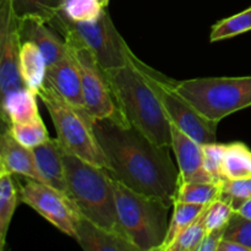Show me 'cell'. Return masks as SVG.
Segmentation results:
<instances>
[{
	"instance_id": "obj_1",
	"label": "cell",
	"mask_w": 251,
	"mask_h": 251,
	"mask_svg": "<svg viewBox=\"0 0 251 251\" xmlns=\"http://www.w3.org/2000/svg\"><path fill=\"white\" fill-rule=\"evenodd\" d=\"M93 131L115 180L173 207L180 173L172 161L169 147L158 146L127 123L108 118L95 120Z\"/></svg>"
},
{
	"instance_id": "obj_2",
	"label": "cell",
	"mask_w": 251,
	"mask_h": 251,
	"mask_svg": "<svg viewBox=\"0 0 251 251\" xmlns=\"http://www.w3.org/2000/svg\"><path fill=\"white\" fill-rule=\"evenodd\" d=\"M150 70L135 56L126 65L108 69L105 74L125 122L158 146L172 147L171 120L154 90Z\"/></svg>"
},
{
	"instance_id": "obj_3",
	"label": "cell",
	"mask_w": 251,
	"mask_h": 251,
	"mask_svg": "<svg viewBox=\"0 0 251 251\" xmlns=\"http://www.w3.org/2000/svg\"><path fill=\"white\" fill-rule=\"evenodd\" d=\"M63 159L69 198L81 215L100 227L127 239L118 218L114 178L109 171L69 153L64 149Z\"/></svg>"
},
{
	"instance_id": "obj_4",
	"label": "cell",
	"mask_w": 251,
	"mask_h": 251,
	"mask_svg": "<svg viewBox=\"0 0 251 251\" xmlns=\"http://www.w3.org/2000/svg\"><path fill=\"white\" fill-rule=\"evenodd\" d=\"M118 218L139 251L161 250L168 234L169 208L163 200L136 193L114 179Z\"/></svg>"
},
{
	"instance_id": "obj_5",
	"label": "cell",
	"mask_w": 251,
	"mask_h": 251,
	"mask_svg": "<svg viewBox=\"0 0 251 251\" xmlns=\"http://www.w3.org/2000/svg\"><path fill=\"white\" fill-rule=\"evenodd\" d=\"M37 95L50 114L56 139L61 147L69 153L75 154L90 163L109 169L107 157L93 131L95 120L92 117L74 107L47 81H44Z\"/></svg>"
},
{
	"instance_id": "obj_6",
	"label": "cell",
	"mask_w": 251,
	"mask_h": 251,
	"mask_svg": "<svg viewBox=\"0 0 251 251\" xmlns=\"http://www.w3.org/2000/svg\"><path fill=\"white\" fill-rule=\"evenodd\" d=\"M174 90L206 118H223L251 107V76L201 77L174 82Z\"/></svg>"
},
{
	"instance_id": "obj_7",
	"label": "cell",
	"mask_w": 251,
	"mask_h": 251,
	"mask_svg": "<svg viewBox=\"0 0 251 251\" xmlns=\"http://www.w3.org/2000/svg\"><path fill=\"white\" fill-rule=\"evenodd\" d=\"M54 29L63 36L77 61L82 81L85 107L88 114L93 120L108 118L126 123L115 102L105 70L100 65L95 53L70 29L63 26H58Z\"/></svg>"
},
{
	"instance_id": "obj_8",
	"label": "cell",
	"mask_w": 251,
	"mask_h": 251,
	"mask_svg": "<svg viewBox=\"0 0 251 251\" xmlns=\"http://www.w3.org/2000/svg\"><path fill=\"white\" fill-rule=\"evenodd\" d=\"M49 25L53 28L63 26L77 34L95 53L104 70L126 65L136 56L115 28L107 9L103 10L97 20L92 21H73L64 11H60Z\"/></svg>"
},
{
	"instance_id": "obj_9",
	"label": "cell",
	"mask_w": 251,
	"mask_h": 251,
	"mask_svg": "<svg viewBox=\"0 0 251 251\" xmlns=\"http://www.w3.org/2000/svg\"><path fill=\"white\" fill-rule=\"evenodd\" d=\"M153 87L172 124L201 145L217 142L218 122L201 114L190 102L174 90L173 81L150 70Z\"/></svg>"
},
{
	"instance_id": "obj_10",
	"label": "cell",
	"mask_w": 251,
	"mask_h": 251,
	"mask_svg": "<svg viewBox=\"0 0 251 251\" xmlns=\"http://www.w3.org/2000/svg\"><path fill=\"white\" fill-rule=\"evenodd\" d=\"M17 188L22 202L33 208L59 230L76 239V226L81 213L68 195L48 184L27 176L22 184H17Z\"/></svg>"
},
{
	"instance_id": "obj_11",
	"label": "cell",
	"mask_w": 251,
	"mask_h": 251,
	"mask_svg": "<svg viewBox=\"0 0 251 251\" xmlns=\"http://www.w3.org/2000/svg\"><path fill=\"white\" fill-rule=\"evenodd\" d=\"M22 47L20 24L11 0H0V93L25 87L20 75V50Z\"/></svg>"
},
{
	"instance_id": "obj_12",
	"label": "cell",
	"mask_w": 251,
	"mask_h": 251,
	"mask_svg": "<svg viewBox=\"0 0 251 251\" xmlns=\"http://www.w3.org/2000/svg\"><path fill=\"white\" fill-rule=\"evenodd\" d=\"M172 149L176 157L180 181L179 183H210L213 180L205 168L203 145L184 134L171 123ZM217 183V181H216Z\"/></svg>"
},
{
	"instance_id": "obj_13",
	"label": "cell",
	"mask_w": 251,
	"mask_h": 251,
	"mask_svg": "<svg viewBox=\"0 0 251 251\" xmlns=\"http://www.w3.org/2000/svg\"><path fill=\"white\" fill-rule=\"evenodd\" d=\"M46 81L74 107L88 113L83 100L80 69L70 47L64 58L47 68Z\"/></svg>"
},
{
	"instance_id": "obj_14",
	"label": "cell",
	"mask_w": 251,
	"mask_h": 251,
	"mask_svg": "<svg viewBox=\"0 0 251 251\" xmlns=\"http://www.w3.org/2000/svg\"><path fill=\"white\" fill-rule=\"evenodd\" d=\"M0 171L12 176H22L44 183L34 161L32 149L20 144L6 124L0 139Z\"/></svg>"
},
{
	"instance_id": "obj_15",
	"label": "cell",
	"mask_w": 251,
	"mask_h": 251,
	"mask_svg": "<svg viewBox=\"0 0 251 251\" xmlns=\"http://www.w3.org/2000/svg\"><path fill=\"white\" fill-rule=\"evenodd\" d=\"M22 43L33 42L46 58L47 66H50L68 54L69 46L65 39L56 34L55 29L41 20H22L19 21Z\"/></svg>"
},
{
	"instance_id": "obj_16",
	"label": "cell",
	"mask_w": 251,
	"mask_h": 251,
	"mask_svg": "<svg viewBox=\"0 0 251 251\" xmlns=\"http://www.w3.org/2000/svg\"><path fill=\"white\" fill-rule=\"evenodd\" d=\"M38 172L44 184L56 189L69 196L65 164L63 159V147L58 139L49 137L46 142L32 149Z\"/></svg>"
},
{
	"instance_id": "obj_17",
	"label": "cell",
	"mask_w": 251,
	"mask_h": 251,
	"mask_svg": "<svg viewBox=\"0 0 251 251\" xmlns=\"http://www.w3.org/2000/svg\"><path fill=\"white\" fill-rule=\"evenodd\" d=\"M76 240L86 251H139L124 237L100 227L82 215L76 226Z\"/></svg>"
},
{
	"instance_id": "obj_18",
	"label": "cell",
	"mask_w": 251,
	"mask_h": 251,
	"mask_svg": "<svg viewBox=\"0 0 251 251\" xmlns=\"http://www.w3.org/2000/svg\"><path fill=\"white\" fill-rule=\"evenodd\" d=\"M37 93L27 87L19 88L1 97L2 122L6 125L28 123L38 119Z\"/></svg>"
},
{
	"instance_id": "obj_19",
	"label": "cell",
	"mask_w": 251,
	"mask_h": 251,
	"mask_svg": "<svg viewBox=\"0 0 251 251\" xmlns=\"http://www.w3.org/2000/svg\"><path fill=\"white\" fill-rule=\"evenodd\" d=\"M47 61L41 49L33 42H24L20 50V75L25 87L38 93L46 81Z\"/></svg>"
},
{
	"instance_id": "obj_20",
	"label": "cell",
	"mask_w": 251,
	"mask_h": 251,
	"mask_svg": "<svg viewBox=\"0 0 251 251\" xmlns=\"http://www.w3.org/2000/svg\"><path fill=\"white\" fill-rule=\"evenodd\" d=\"M19 200V188L12 179V174L0 171V250L6 244L7 230Z\"/></svg>"
},
{
	"instance_id": "obj_21",
	"label": "cell",
	"mask_w": 251,
	"mask_h": 251,
	"mask_svg": "<svg viewBox=\"0 0 251 251\" xmlns=\"http://www.w3.org/2000/svg\"><path fill=\"white\" fill-rule=\"evenodd\" d=\"M222 176L229 180L251 178V151L247 145L243 142L226 145Z\"/></svg>"
},
{
	"instance_id": "obj_22",
	"label": "cell",
	"mask_w": 251,
	"mask_h": 251,
	"mask_svg": "<svg viewBox=\"0 0 251 251\" xmlns=\"http://www.w3.org/2000/svg\"><path fill=\"white\" fill-rule=\"evenodd\" d=\"M17 20H41L49 22L63 11L65 0H11Z\"/></svg>"
},
{
	"instance_id": "obj_23",
	"label": "cell",
	"mask_w": 251,
	"mask_h": 251,
	"mask_svg": "<svg viewBox=\"0 0 251 251\" xmlns=\"http://www.w3.org/2000/svg\"><path fill=\"white\" fill-rule=\"evenodd\" d=\"M207 205L188 203L183 201H176L173 205V215L171 218L168 234L161 251H167L168 248L178 239L179 235L199 217L203 208Z\"/></svg>"
},
{
	"instance_id": "obj_24",
	"label": "cell",
	"mask_w": 251,
	"mask_h": 251,
	"mask_svg": "<svg viewBox=\"0 0 251 251\" xmlns=\"http://www.w3.org/2000/svg\"><path fill=\"white\" fill-rule=\"evenodd\" d=\"M223 188L222 181L210 183H179L176 201L188 203L208 205L221 198Z\"/></svg>"
},
{
	"instance_id": "obj_25",
	"label": "cell",
	"mask_w": 251,
	"mask_h": 251,
	"mask_svg": "<svg viewBox=\"0 0 251 251\" xmlns=\"http://www.w3.org/2000/svg\"><path fill=\"white\" fill-rule=\"evenodd\" d=\"M210 205L211 203H208L203 208L199 217L179 235L178 239L168 248L167 251H199V248L207 233L206 216H207V210Z\"/></svg>"
},
{
	"instance_id": "obj_26",
	"label": "cell",
	"mask_w": 251,
	"mask_h": 251,
	"mask_svg": "<svg viewBox=\"0 0 251 251\" xmlns=\"http://www.w3.org/2000/svg\"><path fill=\"white\" fill-rule=\"evenodd\" d=\"M251 31V6L237 15L222 20L212 26L210 41L217 42L232 38Z\"/></svg>"
},
{
	"instance_id": "obj_27",
	"label": "cell",
	"mask_w": 251,
	"mask_h": 251,
	"mask_svg": "<svg viewBox=\"0 0 251 251\" xmlns=\"http://www.w3.org/2000/svg\"><path fill=\"white\" fill-rule=\"evenodd\" d=\"M7 126L10 127V131L15 139L28 149H34L49 139L48 131L42 118L28 123H19Z\"/></svg>"
},
{
	"instance_id": "obj_28",
	"label": "cell",
	"mask_w": 251,
	"mask_h": 251,
	"mask_svg": "<svg viewBox=\"0 0 251 251\" xmlns=\"http://www.w3.org/2000/svg\"><path fill=\"white\" fill-rule=\"evenodd\" d=\"M103 7L100 0H65L64 14L73 21H92L102 15Z\"/></svg>"
},
{
	"instance_id": "obj_29",
	"label": "cell",
	"mask_w": 251,
	"mask_h": 251,
	"mask_svg": "<svg viewBox=\"0 0 251 251\" xmlns=\"http://www.w3.org/2000/svg\"><path fill=\"white\" fill-rule=\"evenodd\" d=\"M251 198V181L250 179H237V180H223L222 194L221 200L226 201L233 207V210L238 211L240 206Z\"/></svg>"
},
{
	"instance_id": "obj_30",
	"label": "cell",
	"mask_w": 251,
	"mask_h": 251,
	"mask_svg": "<svg viewBox=\"0 0 251 251\" xmlns=\"http://www.w3.org/2000/svg\"><path fill=\"white\" fill-rule=\"evenodd\" d=\"M223 239L239 243L251 251V220L244 217L239 212L233 213L229 222L226 226Z\"/></svg>"
},
{
	"instance_id": "obj_31",
	"label": "cell",
	"mask_w": 251,
	"mask_h": 251,
	"mask_svg": "<svg viewBox=\"0 0 251 251\" xmlns=\"http://www.w3.org/2000/svg\"><path fill=\"white\" fill-rule=\"evenodd\" d=\"M234 212L235 211L233 210L232 206L228 202H226V201L221 200V199L213 201L208 206L207 216H206V228H207V232L226 227Z\"/></svg>"
},
{
	"instance_id": "obj_32",
	"label": "cell",
	"mask_w": 251,
	"mask_h": 251,
	"mask_svg": "<svg viewBox=\"0 0 251 251\" xmlns=\"http://www.w3.org/2000/svg\"><path fill=\"white\" fill-rule=\"evenodd\" d=\"M226 145H220L217 142L203 145V159L205 168L210 173L215 181L225 180L222 176V162L225 154Z\"/></svg>"
},
{
	"instance_id": "obj_33",
	"label": "cell",
	"mask_w": 251,
	"mask_h": 251,
	"mask_svg": "<svg viewBox=\"0 0 251 251\" xmlns=\"http://www.w3.org/2000/svg\"><path fill=\"white\" fill-rule=\"evenodd\" d=\"M225 232L226 227L206 233L205 238L199 248V251H218V247L225 238Z\"/></svg>"
},
{
	"instance_id": "obj_34",
	"label": "cell",
	"mask_w": 251,
	"mask_h": 251,
	"mask_svg": "<svg viewBox=\"0 0 251 251\" xmlns=\"http://www.w3.org/2000/svg\"><path fill=\"white\" fill-rule=\"evenodd\" d=\"M218 251H250L247 247L239 244L237 242H233V240L223 239L221 242L220 247H218Z\"/></svg>"
},
{
	"instance_id": "obj_35",
	"label": "cell",
	"mask_w": 251,
	"mask_h": 251,
	"mask_svg": "<svg viewBox=\"0 0 251 251\" xmlns=\"http://www.w3.org/2000/svg\"><path fill=\"white\" fill-rule=\"evenodd\" d=\"M235 212H239L240 215H243L244 217L251 220V198L248 199L247 201H244V203L240 206L239 210L235 211Z\"/></svg>"
},
{
	"instance_id": "obj_36",
	"label": "cell",
	"mask_w": 251,
	"mask_h": 251,
	"mask_svg": "<svg viewBox=\"0 0 251 251\" xmlns=\"http://www.w3.org/2000/svg\"><path fill=\"white\" fill-rule=\"evenodd\" d=\"M100 4H102L103 7H107L108 4H109V0H100Z\"/></svg>"
},
{
	"instance_id": "obj_37",
	"label": "cell",
	"mask_w": 251,
	"mask_h": 251,
	"mask_svg": "<svg viewBox=\"0 0 251 251\" xmlns=\"http://www.w3.org/2000/svg\"><path fill=\"white\" fill-rule=\"evenodd\" d=\"M250 181H251V178H250Z\"/></svg>"
}]
</instances>
